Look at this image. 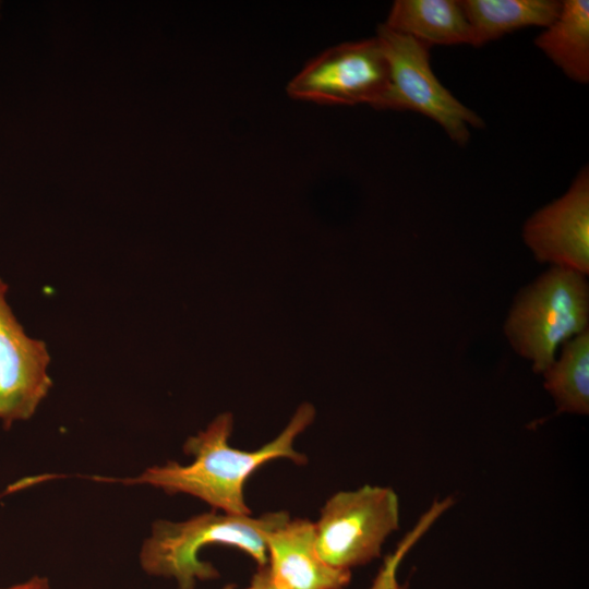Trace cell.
Returning a JSON list of instances; mask_svg holds the SVG:
<instances>
[{
  "instance_id": "obj_1",
  "label": "cell",
  "mask_w": 589,
  "mask_h": 589,
  "mask_svg": "<svg viewBox=\"0 0 589 589\" xmlns=\"http://www.w3.org/2000/svg\"><path fill=\"white\" fill-rule=\"evenodd\" d=\"M313 416L311 406H302L273 441L255 450H241L229 445L232 419L229 414H221L206 430L185 441L183 452L193 456L188 465L170 460L149 467L132 478L92 476L91 479L127 485L147 484L168 494L192 495L226 514L252 515L244 500L247 480L274 459L286 458L298 465L305 464L306 457L293 448V443L311 423Z\"/></svg>"
},
{
  "instance_id": "obj_2",
  "label": "cell",
  "mask_w": 589,
  "mask_h": 589,
  "mask_svg": "<svg viewBox=\"0 0 589 589\" xmlns=\"http://www.w3.org/2000/svg\"><path fill=\"white\" fill-rule=\"evenodd\" d=\"M286 512L231 515L211 512L183 521L157 520L140 552L142 569L157 577L172 578L178 589H194L197 580L214 579L217 569L200 558L206 545L236 546L259 565H267V537L289 519Z\"/></svg>"
},
{
  "instance_id": "obj_3",
  "label": "cell",
  "mask_w": 589,
  "mask_h": 589,
  "mask_svg": "<svg viewBox=\"0 0 589 589\" xmlns=\"http://www.w3.org/2000/svg\"><path fill=\"white\" fill-rule=\"evenodd\" d=\"M588 321L586 276L553 266L518 292L504 332L514 350L542 374L555 361L557 346L588 329Z\"/></svg>"
},
{
  "instance_id": "obj_4",
  "label": "cell",
  "mask_w": 589,
  "mask_h": 589,
  "mask_svg": "<svg viewBox=\"0 0 589 589\" xmlns=\"http://www.w3.org/2000/svg\"><path fill=\"white\" fill-rule=\"evenodd\" d=\"M376 39L388 65V85L375 109L409 110L440 124L457 144L465 145L469 128L482 119L462 105L437 80L430 64L431 46L381 24Z\"/></svg>"
},
{
  "instance_id": "obj_5",
  "label": "cell",
  "mask_w": 589,
  "mask_h": 589,
  "mask_svg": "<svg viewBox=\"0 0 589 589\" xmlns=\"http://www.w3.org/2000/svg\"><path fill=\"white\" fill-rule=\"evenodd\" d=\"M315 525L320 557L350 570L381 555L387 537L399 527V501L390 488L364 485L330 496Z\"/></svg>"
},
{
  "instance_id": "obj_6",
  "label": "cell",
  "mask_w": 589,
  "mask_h": 589,
  "mask_svg": "<svg viewBox=\"0 0 589 589\" xmlns=\"http://www.w3.org/2000/svg\"><path fill=\"white\" fill-rule=\"evenodd\" d=\"M388 85V65L376 37L330 47L287 85L297 100L320 105L376 107Z\"/></svg>"
},
{
  "instance_id": "obj_7",
  "label": "cell",
  "mask_w": 589,
  "mask_h": 589,
  "mask_svg": "<svg viewBox=\"0 0 589 589\" xmlns=\"http://www.w3.org/2000/svg\"><path fill=\"white\" fill-rule=\"evenodd\" d=\"M8 289L0 277V421L5 430L32 418L52 386L47 345L25 333L7 301Z\"/></svg>"
},
{
  "instance_id": "obj_8",
  "label": "cell",
  "mask_w": 589,
  "mask_h": 589,
  "mask_svg": "<svg viewBox=\"0 0 589 589\" xmlns=\"http://www.w3.org/2000/svg\"><path fill=\"white\" fill-rule=\"evenodd\" d=\"M540 263L589 273V171L584 168L561 197L531 215L522 228Z\"/></svg>"
},
{
  "instance_id": "obj_9",
  "label": "cell",
  "mask_w": 589,
  "mask_h": 589,
  "mask_svg": "<svg viewBox=\"0 0 589 589\" xmlns=\"http://www.w3.org/2000/svg\"><path fill=\"white\" fill-rule=\"evenodd\" d=\"M315 525L288 519L267 537V570L275 589H345L350 570L326 564L315 544Z\"/></svg>"
},
{
  "instance_id": "obj_10",
  "label": "cell",
  "mask_w": 589,
  "mask_h": 589,
  "mask_svg": "<svg viewBox=\"0 0 589 589\" xmlns=\"http://www.w3.org/2000/svg\"><path fill=\"white\" fill-rule=\"evenodd\" d=\"M384 25L431 47L471 41L469 23L455 0H396Z\"/></svg>"
},
{
  "instance_id": "obj_11",
  "label": "cell",
  "mask_w": 589,
  "mask_h": 589,
  "mask_svg": "<svg viewBox=\"0 0 589 589\" xmlns=\"http://www.w3.org/2000/svg\"><path fill=\"white\" fill-rule=\"evenodd\" d=\"M556 0H462L471 29L470 45L481 47L522 27H548L557 16Z\"/></svg>"
},
{
  "instance_id": "obj_12",
  "label": "cell",
  "mask_w": 589,
  "mask_h": 589,
  "mask_svg": "<svg viewBox=\"0 0 589 589\" xmlns=\"http://www.w3.org/2000/svg\"><path fill=\"white\" fill-rule=\"evenodd\" d=\"M534 45L570 80L589 82V2L564 0Z\"/></svg>"
},
{
  "instance_id": "obj_13",
  "label": "cell",
  "mask_w": 589,
  "mask_h": 589,
  "mask_svg": "<svg viewBox=\"0 0 589 589\" xmlns=\"http://www.w3.org/2000/svg\"><path fill=\"white\" fill-rule=\"evenodd\" d=\"M563 350L542 374L558 412H589V330L563 342Z\"/></svg>"
},
{
  "instance_id": "obj_14",
  "label": "cell",
  "mask_w": 589,
  "mask_h": 589,
  "mask_svg": "<svg viewBox=\"0 0 589 589\" xmlns=\"http://www.w3.org/2000/svg\"><path fill=\"white\" fill-rule=\"evenodd\" d=\"M224 589H236L233 585H228ZM244 589H275L271 582L267 567L259 568V572L253 576L249 587Z\"/></svg>"
},
{
  "instance_id": "obj_15",
  "label": "cell",
  "mask_w": 589,
  "mask_h": 589,
  "mask_svg": "<svg viewBox=\"0 0 589 589\" xmlns=\"http://www.w3.org/2000/svg\"><path fill=\"white\" fill-rule=\"evenodd\" d=\"M0 589H50L49 579L44 576H33L28 580Z\"/></svg>"
}]
</instances>
